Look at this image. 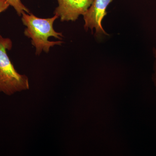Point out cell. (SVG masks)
<instances>
[{"instance_id": "cell-5", "label": "cell", "mask_w": 156, "mask_h": 156, "mask_svg": "<svg viewBox=\"0 0 156 156\" xmlns=\"http://www.w3.org/2000/svg\"><path fill=\"white\" fill-rule=\"evenodd\" d=\"M9 5H11L17 11V14L20 16L23 12H26L27 14H30L29 10L22 3L21 0H6Z\"/></svg>"}, {"instance_id": "cell-2", "label": "cell", "mask_w": 156, "mask_h": 156, "mask_svg": "<svg viewBox=\"0 0 156 156\" xmlns=\"http://www.w3.org/2000/svg\"><path fill=\"white\" fill-rule=\"evenodd\" d=\"M12 46L10 39L0 35V92L8 95L29 88L27 77L16 71L7 55V50Z\"/></svg>"}, {"instance_id": "cell-1", "label": "cell", "mask_w": 156, "mask_h": 156, "mask_svg": "<svg viewBox=\"0 0 156 156\" xmlns=\"http://www.w3.org/2000/svg\"><path fill=\"white\" fill-rule=\"evenodd\" d=\"M23 23L27 27L24 30L26 36L32 39V44L36 49L37 55L41 54L42 51L48 53L51 47L54 45H61L63 42L50 41V37L62 40L63 36L61 33L55 31L53 27L54 21L58 18L55 15L51 18H39L32 14H26L25 12L22 14Z\"/></svg>"}, {"instance_id": "cell-7", "label": "cell", "mask_w": 156, "mask_h": 156, "mask_svg": "<svg viewBox=\"0 0 156 156\" xmlns=\"http://www.w3.org/2000/svg\"><path fill=\"white\" fill-rule=\"evenodd\" d=\"M154 54L155 60L154 62V73L153 76V81L154 83L155 86L156 87V50H154Z\"/></svg>"}, {"instance_id": "cell-4", "label": "cell", "mask_w": 156, "mask_h": 156, "mask_svg": "<svg viewBox=\"0 0 156 156\" xmlns=\"http://www.w3.org/2000/svg\"><path fill=\"white\" fill-rule=\"evenodd\" d=\"M113 0H94L88 11L84 14L85 23L84 28L86 30L95 28L96 34L108 35L103 29L101 21L107 14L106 10L109 4Z\"/></svg>"}, {"instance_id": "cell-3", "label": "cell", "mask_w": 156, "mask_h": 156, "mask_svg": "<svg viewBox=\"0 0 156 156\" xmlns=\"http://www.w3.org/2000/svg\"><path fill=\"white\" fill-rule=\"evenodd\" d=\"M94 0H57L58 4L54 14L61 21H74L88 11Z\"/></svg>"}, {"instance_id": "cell-6", "label": "cell", "mask_w": 156, "mask_h": 156, "mask_svg": "<svg viewBox=\"0 0 156 156\" xmlns=\"http://www.w3.org/2000/svg\"><path fill=\"white\" fill-rule=\"evenodd\" d=\"M10 5L6 0H0V13L5 11Z\"/></svg>"}]
</instances>
